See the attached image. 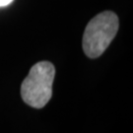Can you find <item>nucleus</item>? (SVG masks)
I'll return each instance as SVG.
<instances>
[{
	"instance_id": "f257e3e1",
	"label": "nucleus",
	"mask_w": 133,
	"mask_h": 133,
	"mask_svg": "<svg viewBox=\"0 0 133 133\" xmlns=\"http://www.w3.org/2000/svg\"><path fill=\"white\" fill-rule=\"evenodd\" d=\"M55 68L50 62L41 61L35 64L22 83L23 101L32 108L42 109L52 96V83Z\"/></svg>"
},
{
	"instance_id": "f03ea898",
	"label": "nucleus",
	"mask_w": 133,
	"mask_h": 133,
	"mask_svg": "<svg viewBox=\"0 0 133 133\" xmlns=\"http://www.w3.org/2000/svg\"><path fill=\"white\" fill-rule=\"evenodd\" d=\"M118 18L114 12L105 11L89 22L83 36V49L90 58L101 56L118 31Z\"/></svg>"
},
{
	"instance_id": "7ed1b4c3",
	"label": "nucleus",
	"mask_w": 133,
	"mask_h": 133,
	"mask_svg": "<svg viewBox=\"0 0 133 133\" xmlns=\"http://www.w3.org/2000/svg\"><path fill=\"white\" fill-rule=\"evenodd\" d=\"M12 2H13V0H0V8L1 7H5V6H8Z\"/></svg>"
}]
</instances>
